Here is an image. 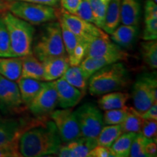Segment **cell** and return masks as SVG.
I'll return each mask as SVG.
<instances>
[{"instance_id":"obj_40","label":"cell","mask_w":157,"mask_h":157,"mask_svg":"<svg viewBox=\"0 0 157 157\" xmlns=\"http://www.w3.org/2000/svg\"><path fill=\"white\" fill-rule=\"evenodd\" d=\"M62 8L71 14L76 15L82 0H60Z\"/></svg>"},{"instance_id":"obj_24","label":"cell","mask_w":157,"mask_h":157,"mask_svg":"<svg viewBox=\"0 0 157 157\" xmlns=\"http://www.w3.org/2000/svg\"><path fill=\"white\" fill-rule=\"evenodd\" d=\"M62 77L70 84L81 90L82 93L84 94L87 93L90 76L79 65L70 66Z\"/></svg>"},{"instance_id":"obj_11","label":"cell","mask_w":157,"mask_h":157,"mask_svg":"<svg viewBox=\"0 0 157 157\" xmlns=\"http://www.w3.org/2000/svg\"><path fill=\"white\" fill-rule=\"evenodd\" d=\"M58 20L61 27L63 41L70 66H78L87 56L89 43L74 34L61 20Z\"/></svg>"},{"instance_id":"obj_6","label":"cell","mask_w":157,"mask_h":157,"mask_svg":"<svg viewBox=\"0 0 157 157\" xmlns=\"http://www.w3.org/2000/svg\"><path fill=\"white\" fill-rule=\"evenodd\" d=\"M132 98L134 109L140 114L157 103V79L156 74H141L133 84Z\"/></svg>"},{"instance_id":"obj_27","label":"cell","mask_w":157,"mask_h":157,"mask_svg":"<svg viewBox=\"0 0 157 157\" xmlns=\"http://www.w3.org/2000/svg\"><path fill=\"white\" fill-rule=\"evenodd\" d=\"M137 133L123 132L110 147L113 157L129 156L131 145Z\"/></svg>"},{"instance_id":"obj_15","label":"cell","mask_w":157,"mask_h":157,"mask_svg":"<svg viewBox=\"0 0 157 157\" xmlns=\"http://www.w3.org/2000/svg\"><path fill=\"white\" fill-rule=\"evenodd\" d=\"M30 126L23 119L0 115V146L18 140L23 131Z\"/></svg>"},{"instance_id":"obj_37","label":"cell","mask_w":157,"mask_h":157,"mask_svg":"<svg viewBox=\"0 0 157 157\" xmlns=\"http://www.w3.org/2000/svg\"><path fill=\"white\" fill-rule=\"evenodd\" d=\"M18 140L0 146V157H20Z\"/></svg>"},{"instance_id":"obj_3","label":"cell","mask_w":157,"mask_h":157,"mask_svg":"<svg viewBox=\"0 0 157 157\" xmlns=\"http://www.w3.org/2000/svg\"><path fill=\"white\" fill-rule=\"evenodd\" d=\"M2 17L8 31L13 57L23 58L33 53L35 33L33 25L15 16L10 12L5 13Z\"/></svg>"},{"instance_id":"obj_32","label":"cell","mask_w":157,"mask_h":157,"mask_svg":"<svg viewBox=\"0 0 157 157\" xmlns=\"http://www.w3.org/2000/svg\"><path fill=\"white\" fill-rule=\"evenodd\" d=\"M13 57L9 33L2 17H0V58Z\"/></svg>"},{"instance_id":"obj_1","label":"cell","mask_w":157,"mask_h":157,"mask_svg":"<svg viewBox=\"0 0 157 157\" xmlns=\"http://www.w3.org/2000/svg\"><path fill=\"white\" fill-rule=\"evenodd\" d=\"M58 129L52 120H38L26 128L18 139L21 156L42 157L57 154L62 145Z\"/></svg>"},{"instance_id":"obj_2","label":"cell","mask_w":157,"mask_h":157,"mask_svg":"<svg viewBox=\"0 0 157 157\" xmlns=\"http://www.w3.org/2000/svg\"><path fill=\"white\" fill-rule=\"evenodd\" d=\"M129 82V74L125 65L117 62L104 66L90 76L87 90L92 95H102L124 89Z\"/></svg>"},{"instance_id":"obj_25","label":"cell","mask_w":157,"mask_h":157,"mask_svg":"<svg viewBox=\"0 0 157 157\" xmlns=\"http://www.w3.org/2000/svg\"><path fill=\"white\" fill-rule=\"evenodd\" d=\"M121 0H109L103 30L108 34H111L119 26L120 18Z\"/></svg>"},{"instance_id":"obj_12","label":"cell","mask_w":157,"mask_h":157,"mask_svg":"<svg viewBox=\"0 0 157 157\" xmlns=\"http://www.w3.org/2000/svg\"><path fill=\"white\" fill-rule=\"evenodd\" d=\"M19 87L16 82L0 75V109L4 113L14 112L23 105Z\"/></svg>"},{"instance_id":"obj_18","label":"cell","mask_w":157,"mask_h":157,"mask_svg":"<svg viewBox=\"0 0 157 157\" xmlns=\"http://www.w3.org/2000/svg\"><path fill=\"white\" fill-rule=\"evenodd\" d=\"M138 25H121L111 33V39L121 48H130L138 34Z\"/></svg>"},{"instance_id":"obj_8","label":"cell","mask_w":157,"mask_h":157,"mask_svg":"<svg viewBox=\"0 0 157 157\" xmlns=\"http://www.w3.org/2000/svg\"><path fill=\"white\" fill-rule=\"evenodd\" d=\"M58 129L63 143H68L81 137L75 111L70 109H55L50 114Z\"/></svg>"},{"instance_id":"obj_31","label":"cell","mask_w":157,"mask_h":157,"mask_svg":"<svg viewBox=\"0 0 157 157\" xmlns=\"http://www.w3.org/2000/svg\"><path fill=\"white\" fill-rule=\"evenodd\" d=\"M95 20V25L98 28L103 29L105 21V13H106L108 4L109 0H87Z\"/></svg>"},{"instance_id":"obj_45","label":"cell","mask_w":157,"mask_h":157,"mask_svg":"<svg viewBox=\"0 0 157 157\" xmlns=\"http://www.w3.org/2000/svg\"><path fill=\"white\" fill-rule=\"evenodd\" d=\"M5 7V5L2 0H0V11L2 10Z\"/></svg>"},{"instance_id":"obj_20","label":"cell","mask_w":157,"mask_h":157,"mask_svg":"<svg viewBox=\"0 0 157 157\" xmlns=\"http://www.w3.org/2000/svg\"><path fill=\"white\" fill-rule=\"evenodd\" d=\"M21 60H22L21 77L44 81V71H43L42 61H40L33 53L23 57L21 58Z\"/></svg>"},{"instance_id":"obj_41","label":"cell","mask_w":157,"mask_h":157,"mask_svg":"<svg viewBox=\"0 0 157 157\" xmlns=\"http://www.w3.org/2000/svg\"><path fill=\"white\" fill-rule=\"evenodd\" d=\"M111 149L108 147L97 145L89 153L88 157H113Z\"/></svg>"},{"instance_id":"obj_9","label":"cell","mask_w":157,"mask_h":157,"mask_svg":"<svg viewBox=\"0 0 157 157\" xmlns=\"http://www.w3.org/2000/svg\"><path fill=\"white\" fill-rule=\"evenodd\" d=\"M57 19L61 20L74 34L88 43L95 37L108 35L93 23L71 14L63 8L57 10Z\"/></svg>"},{"instance_id":"obj_19","label":"cell","mask_w":157,"mask_h":157,"mask_svg":"<svg viewBox=\"0 0 157 157\" xmlns=\"http://www.w3.org/2000/svg\"><path fill=\"white\" fill-rule=\"evenodd\" d=\"M127 60L122 56H110L104 57H85L84 59L81 62L79 66L84 71L88 76H91L95 72L101 69L104 66H106L113 63L120 62L122 60Z\"/></svg>"},{"instance_id":"obj_39","label":"cell","mask_w":157,"mask_h":157,"mask_svg":"<svg viewBox=\"0 0 157 157\" xmlns=\"http://www.w3.org/2000/svg\"><path fill=\"white\" fill-rule=\"evenodd\" d=\"M157 18L156 3L153 0H146L144 6V19Z\"/></svg>"},{"instance_id":"obj_33","label":"cell","mask_w":157,"mask_h":157,"mask_svg":"<svg viewBox=\"0 0 157 157\" xmlns=\"http://www.w3.org/2000/svg\"><path fill=\"white\" fill-rule=\"evenodd\" d=\"M129 107L125 105L121 109H111L105 111L103 114V123L105 125L121 124L128 114Z\"/></svg>"},{"instance_id":"obj_28","label":"cell","mask_w":157,"mask_h":157,"mask_svg":"<svg viewBox=\"0 0 157 157\" xmlns=\"http://www.w3.org/2000/svg\"><path fill=\"white\" fill-rule=\"evenodd\" d=\"M121 124L106 125L103 127L99 134L96 137V142L99 146L110 148L117 137L122 134Z\"/></svg>"},{"instance_id":"obj_38","label":"cell","mask_w":157,"mask_h":157,"mask_svg":"<svg viewBox=\"0 0 157 157\" xmlns=\"http://www.w3.org/2000/svg\"><path fill=\"white\" fill-rule=\"evenodd\" d=\"M140 133L148 139H156L157 121L143 119Z\"/></svg>"},{"instance_id":"obj_43","label":"cell","mask_w":157,"mask_h":157,"mask_svg":"<svg viewBox=\"0 0 157 157\" xmlns=\"http://www.w3.org/2000/svg\"><path fill=\"white\" fill-rule=\"evenodd\" d=\"M145 151H146V154L148 157L156 156V139H150L149 142L147 143V145L146 146Z\"/></svg>"},{"instance_id":"obj_42","label":"cell","mask_w":157,"mask_h":157,"mask_svg":"<svg viewBox=\"0 0 157 157\" xmlns=\"http://www.w3.org/2000/svg\"><path fill=\"white\" fill-rule=\"evenodd\" d=\"M143 119L157 121V103H154L149 109L140 114Z\"/></svg>"},{"instance_id":"obj_36","label":"cell","mask_w":157,"mask_h":157,"mask_svg":"<svg viewBox=\"0 0 157 157\" xmlns=\"http://www.w3.org/2000/svg\"><path fill=\"white\" fill-rule=\"evenodd\" d=\"M75 15L83 19L84 21L95 24L93 11H92L91 7H90L89 2L87 0H82V2L76 11Z\"/></svg>"},{"instance_id":"obj_23","label":"cell","mask_w":157,"mask_h":157,"mask_svg":"<svg viewBox=\"0 0 157 157\" xmlns=\"http://www.w3.org/2000/svg\"><path fill=\"white\" fill-rule=\"evenodd\" d=\"M129 97V94L121 91L105 93L102 95V97L98 100V106L103 111L121 109L126 105Z\"/></svg>"},{"instance_id":"obj_21","label":"cell","mask_w":157,"mask_h":157,"mask_svg":"<svg viewBox=\"0 0 157 157\" xmlns=\"http://www.w3.org/2000/svg\"><path fill=\"white\" fill-rule=\"evenodd\" d=\"M16 82L19 87L23 103L27 105V107L36 97L44 84V81L23 77L20 78Z\"/></svg>"},{"instance_id":"obj_5","label":"cell","mask_w":157,"mask_h":157,"mask_svg":"<svg viewBox=\"0 0 157 157\" xmlns=\"http://www.w3.org/2000/svg\"><path fill=\"white\" fill-rule=\"evenodd\" d=\"M7 5L13 15L31 25H40L57 19V10L54 7L23 1L8 2Z\"/></svg>"},{"instance_id":"obj_46","label":"cell","mask_w":157,"mask_h":157,"mask_svg":"<svg viewBox=\"0 0 157 157\" xmlns=\"http://www.w3.org/2000/svg\"><path fill=\"white\" fill-rule=\"evenodd\" d=\"M153 1H154V2H156V3L157 2V0H153Z\"/></svg>"},{"instance_id":"obj_16","label":"cell","mask_w":157,"mask_h":157,"mask_svg":"<svg viewBox=\"0 0 157 157\" xmlns=\"http://www.w3.org/2000/svg\"><path fill=\"white\" fill-rule=\"evenodd\" d=\"M44 81L52 82L62 77L70 66L67 55L52 57L42 61Z\"/></svg>"},{"instance_id":"obj_14","label":"cell","mask_w":157,"mask_h":157,"mask_svg":"<svg viewBox=\"0 0 157 157\" xmlns=\"http://www.w3.org/2000/svg\"><path fill=\"white\" fill-rule=\"evenodd\" d=\"M58 96V105L61 109L75 107L85 94L70 84L63 77L53 81Z\"/></svg>"},{"instance_id":"obj_26","label":"cell","mask_w":157,"mask_h":157,"mask_svg":"<svg viewBox=\"0 0 157 157\" xmlns=\"http://www.w3.org/2000/svg\"><path fill=\"white\" fill-rule=\"evenodd\" d=\"M66 143L70 151V157H88L92 149L97 146L95 138L80 137Z\"/></svg>"},{"instance_id":"obj_29","label":"cell","mask_w":157,"mask_h":157,"mask_svg":"<svg viewBox=\"0 0 157 157\" xmlns=\"http://www.w3.org/2000/svg\"><path fill=\"white\" fill-rule=\"evenodd\" d=\"M140 53L143 62L152 69L157 68L156 40L145 41L140 43Z\"/></svg>"},{"instance_id":"obj_4","label":"cell","mask_w":157,"mask_h":157,"mask_svg":"<svg viewBox=\"0 0 157 157\" xmlns=\"http://www.w3.org/2000/svg\"><path fill=\"white\" fill-rule=\"evenodd\" d=\"M33 54L40 61L66 55L61 27L59 21H51L42 28L38 40L32 48Z\"/></svg>"},{"instance_id":"obj_30","label":"cell","mask_w":157,"mask_h":157,"mask_svg":"<svg viewBox=\"0 0 157 157\" xmlns=\"http://www.w3.org/2000/svg\"><path fill=\"white\" fill-rule=\"evenodd\" d=\"M143 119L134 108H129L128 114L121 124L123 132L140 133Z\"/></svg>"},{"instance_id":"obj_34","label":"cell","mask_w":157,"mask_h":157,"mask_svg":"<svg viewBox=\"0 0 157 157\" xmlns=\"http://www.w3.org/2000/svg\"><path fill=\"white\" fill-rule=\"evenodd\" d=\"M149 140L150 139L147 138L141 133H137L131 145L129 156L148 157L145 151V148Z\"/></svg>"},{"instance_id":"obj_10","label":"cell","mask_w":157,"mask_h":157,"mask_svg":"<svg viewBox=\"0 0 157 157\" xmlns=\"http://www.w3.org/2000/svg\"><path fill=\"white\" fill-rule=\"evenodd\" d=\"M58 105V96L53 81L44 82L42 89L28 105L33 114L39 118L50 114Z\"/></svg>"},{"instance_id":"obj_44","label":"cell","mask_w":157,"mask_h":157,"mask_svg":"<svg viewBox=\"0 0 157 157\" xmlns=\"http://www.w3.org/2000/svg\"><path fill=\"white\" fill-rule=\"evenodd\" d=\"M7 2L11 1H23V2H28L40 4V5H44L51 7H56L60 2V0H6Z\"/></svg>"},{"instance_id":"obj_7","label":"cell","mask_w":157,"mask_h":157,"mask_svg":"<svg viewBox=\"0 0 157 157\" xmlns=\"http://www.w3.org/2000/svg\"><path fill=\"white\" fill-rule=\"evenodd\" d=\"M81 137L96 138L104 126L101 109L93 103H85L75 111Z\"/></svg>"},{"instance_id":"obj_35","label":"cell","mask_w":157,"mask_h":157,"mask_svg":"<svg viewBox=\"0 0 157 157\" xmlns=\"http://www.w3.org/2000/svg\"><path fill=\"white\" fill-rule=\"evenodd\" d=\"M157 39V18L145 20L143 39L144 41L156 40Z\"/></svg>"},{"instance_id":"obj_17","label":"cell","mask_w":157,"mask_h":157,"mask_svg":"<svg viewBox=\"0 0 157 157\" xmlns=\"http://www.w3.org/2000/svg\"><path fill=\"white\" fill-rule=\"evenodd\" d=\"M142 15L140 0H121L120 18L124 25H138Z\"/></svg>"},{"instance_id":"obj_22","label":"cell","mask_w":157,"mask_h":157,"mask_svg":"<svg viewBox=\"0 0 157 157\" xmlns=\"http://www.w3.org/2000/svg\"><path fill=\"white\" fill-rule=\"evenodd\" d=\"M21 58H0V75L11 81L17 82L21 77Z\"/></svg>"},{"instance_id":"obj_13","label":"cell","mask_w":157,"mask_h":157,"mask_svg":"<svg viewBox=\"0 0 157 157\" xmlns=\"http://www.w3.org/2000/svg\"><path fill=\"white\" fill-rule=\"evenodd\" d=\"M110 56H119L127 59L129 55L115 44L108 35L95 37L89 42L86 57L98 58Z\"/></svg>"}]
</instances>
